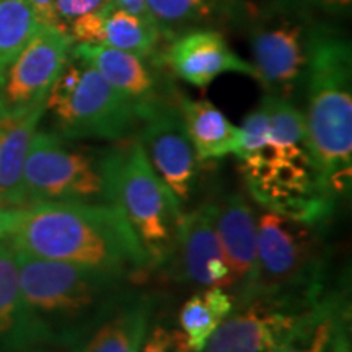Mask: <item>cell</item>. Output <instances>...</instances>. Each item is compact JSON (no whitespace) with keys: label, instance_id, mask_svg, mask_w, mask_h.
<instances>
[{"label":"cell","instance_id":"d6986e66","mask_svg":"<svg viewBox=\"0 0 352 352\" xmlns=\"http://www.w3.org/2000/svg\"><path fill=\"white\" fill-rule=\"evenodd\" d=\"M241 0H145L164 43L199 28L235 20Z\"/></svg>","mask_w":352,"mask_h":352},{"label":"cell","instance_id":"9c48e42d","mask_svg":"<svg viewBox=\"0 0 352 352\" xmlns=\"http://www.w3.org/2000/svg\"><path fill=\"white\" fill-rule=\"evenodd\" d=\"M178 95L173 87L168 94L140 107L135 111V138L142 145L152 168L183 206L195 192L199 162L184 127Z\"/></svg>","mask_w":352,"mask_h":352},{"label":"cell","instance_id":"f1b7e54d","mask_svg":"<svg viewBox=\"0 0 352 352\" xmlns=\"http://www.w3.org/2000/svg\"><path fill=\"white\" fill-rule=\"evenodd\" d=\"M107 2L111 3V6H114V7H120V8H122V10H127L131 13H134V15H139L145 20L152 21V16H151V13H148V8H147V3H145V0H107Z\"/></svg>","mask_w":352,"mask_h":352},{"label":"cell","instance_id":"30bf717a","mask_svg":"<svg viewBox=\"0 0 352 352\" xmlns=\"http://www.w3.org/2000/svg\"><path fill=\"white\" fill-rule=\"evenodd\" d=\"M321 297L261 296L235 303L201 352H272Z\"/></svg>","mask_w":352,"mask_h":352},{"label":"cell","instance_id":"e0dca14e","mask_svg":"<svg viewBox=\"0 0 352 352\" xmlns=\"http://www.w3.org/2000/svg\"><path fill=\"white\" fill-rule=\"evenodd\" d=\"M153 307L151 296L131 290L72 352H139Z\"/></svg>","mask_w":352,"mask_h":352},{"label":"cell","instance_id":"277c9868","mask_svg":"<svg viewBox=\"0 0 352 352\" xmlns=\"http://www.w3.org/2000/svg\"><path fill=\"white\" fill-rule=\"evenodd\" d=\"M104 151L108 202L124 215L151 267L168 264L183 222L182 202L152 168L138 138Z\"/></svg>","mask_w":352,"mask_h":352},{"label":"cell","instance_id":"5b68a950","mask_svg":"<svg viewBox=\"0 0 352 352\" xmlns=\"http://www.w3.org/2000/svg\"><path fill=\"white\" fill-rule=\"evenodd\" d=\"M308 0H241L235 20L245 26L254 80L267 95L292 100L305 82L318 25Z\"/></svg>","mask_w":352,"mask_h":352},{"label":"cell","instance_id":"7c38bea8","mask_svg":"<svg viewBox=\"0 0 352 352\" xmlns=\"http://www.w3.org/2000/svg\"><path fill=\"white\" fill-rule=\"evenodd\" d=\"M160 63L175 77L197 88H206L223 74L254 78L252 64L241 59L215 28L191 30L171 39L162 51Z\"/></svg>","mask_w":352,"mask_h":352},{"label":"cell","instance_id":"7402d4cb","mask_svg":"<svg viewBox=\"0 0 352 352\" xmlns=\"http://www.w3.org/2000/svg\"><path fill=\"white\" fill-rule=\"evenodd\" d=\"M235 307L233 294L223 287H204L179 308L178 324L192 352H201L217 327Z\"/></svg>","mask_w":352,"mask_h":352},{"label":"cell","instance_id":"9a60e30c","mask_svg":"<svg viewBox=\"0 0 352 352\" xmlns=\"http://www.w3.org/2000/svg\"><path fill=\"white\" fill-rule=\"evenodd\" d=\"M215 202V230L227 266L233 277V297L246 287L256 264L258 219L240 192H230Z\"/></svg>","mask_w":352,"mask_h":352},{"label":"cell","instance_id":"8fae6325","mask_svg":"<svg viewBox=\"0 0 352 352\" xmlns=\"http://www.w3.org/2000/svg\"><path fill=\"white\" fill-rule=\"evenodd\" d=\"M74 43L54 26L39 25L0 74V111L19 113L46 103Z\"/></svg>","mask_w":352,"mask_h":352},{"label":"cell","instance_id":"cb8c5ba5","mask_svg":"<svg viewBox=\"0 0 352 352\" xmlns=\"http://www.w3.org/2000/svg\"><path fill=\"white\" fill-rule=\"evenodd\" d=\"M39 21L26 0H0V74L23 50Z\"/></svg>","mask_w":352,"mask_h":352},{"label":"cell","instance_id":"44dd1931","mask_svg":"<svg viewBox=\"0 0 352 352\" xmlns=\"http://www.w3.org/2000/svg\"><path fill=\"white\" fill-rule=\"evenodd\" d=\"M103 10V46L121 50L160 64L164 39L153 21L104 3Z\"/></svg>","mask_w":352,"mask_h":352},{"label":"cell","instance_id":"ba28073f","mask_svg":"<svg viewBox=\"0 0 352 352\" xmlns=\"http://www.w3.org/2000/svg\"><path fill=\"white\" fill-rule=\"evenodd\" d=\"M36 129L23 171V208L41 202H108L104 151Z\"/></svg>","mask_w":352,"mask_h":352},{"label":"cell","instance_id":"484cf974","mask_svg":"<svg viewBox=\"0 0 352 352\" xmlns=\"http://www.w3.org/2000/svg\"><path fill=\"white\" fill-rule=\"evenodd\" d=\"M107 0H54V13L57 28L65 33L67 26L78 16L98 10ZM67 34V33H65ZM69 36V34H67Z\"/></svg>","mask_w":352,"mask_h":352},{"label":"cell","instance_id":"ac0fdd59","mask_svg":"<svg viewBox=\"0 0 352 352\" xmlns=\"http://www.w3.org/2000/svg\"><path fill=\"white\" fill-rule=\"evenodd\" d=\"M179 111L188 138L195 148L199 164L222 160L233 155L239 147L240 127H236L209 100H191L178 95Z\"/></svg>","mask_w":352,"mask_h":352},{"label":"cell","instance_id":"52a82bcc","mask_svg":"<svg viewBox=\"0 0 352 352\" xmlns=\"http://www.w3.org/2000/svg\"><path fill=\"white\" fill-rule=\"evenodd\" d=\"M44 114L51 131L70 140L116 144L138 129L134 104L72 50L47 94Z\"/></svg>","mask_w":352,"mask_h":352},{"label":"cell","instance_id":"2e32d148","mask_svg":"<svg viewBox=\"0 0 352 352\" xmlns=\"http://www.w3.org/2000/svg\"><path fill=\"white\" fill-rule=\"evenodd\" d=\"M44 104L19 113L0 111V208H23L26 155L44 116Z\"/></svg>","mask_w":352,"mask_h":352},{"label":"cell","instance_id":"5bb4252c","mask_svg":"<svg viewBox=\"0 0 352 352\" xmlns=\"http://www.w3.org/2000/svg\"><path fill=\"white\" fill-rule=\"evenodd\" d=\"M72 51L94 65L109 85L124 95L134 104L135 111L173 88L162 76L160 69L164 65L131 52L103 44H74Z\"/></svg>","mask_w":352,"mask_h":352},{"label":"cell","instance_id":"6da1fadb","mask_svg":"<svg viewBox=\"0 0 352 352\" xmlns=\"http://www.w3.org/2000/svg\"><path fill=\"white\" fill-rule=\"evenodd\" d=\"M23 347L72 352L131 292L129 277L19 252Z\"/></svg>","mask_w":352,"mask_h":352},{"label":"cell","instance_id":"1f68e13d","mask_svg":"<svg viewBox=\"0 0 352 352\" xmlns=\"http://www.w3.org/2000/svg\"><path fill=\"white\" fill-rule=\"evenodd\" d=\"M8 352H57V351L43 349V347H23V349H15V351H8Z\"/></svg>","mask_w":352,"mask_h":352},{"label":"cell","instance_id":"8992f818","mask_svg":"<svg viewBox=\"0 0 352 352\" xmlns=\"http://www.w3.org/2000/svg\"><path fill=\"white\" fill-rule=\"evenodd\" d=\"M321 226L266 210L258 219L256 264L235 303L261 296L321 297L327 289V258Z\"/></svg>","mask_w":352,"mask_h":352},{"label":"cell","instance_id":"d4e9b609","mask_svg":"<svg viewBox=\"0 0 352 352\" xmlns=\"http://www.w3.org/2000/svg\"><path fill=\"white\" fill-rule=\"evenodd\" d=\"M139 352H192L188 344L186 336L179 328L166 323L153 324L148 328L147 336L140 346Z\"/></svg>","mask_w":352,"mask_h":352},{"label":"cell","instance_id":"3957f363","mask_svg":"<svg viewBox=\"0 0 352 352\" xmlns=\"http://www.w3.org/2000/svg\"><path fill=\"white\" fill-rule=\"evenodd\" d=\"M303 85L308 151L338 201L352 179V51L344 32L318 21Z\"/></svg>","mask_w":352,"mask_h":352},{"label":"cell","instance_id":"f546056e","mask_svg":"<svg viewBox=\"0 0 352 352\" xmlns=\"http://www.w3.org/2000/svg\"><path fill=\"white\" fill-rule=\"evenodd\" d=\"M351 321L342 324V327L338 329L336 336L329 346L328 352H352L351 347V327H349Z\"/></svg>","mask_w":352,"mask_h":352},{"label":"cell","instance_id":"4316f807","mask_svg":"<svg viewBox=\"0 0 352 352\" xmlns=\"http://www.w3.org/2000/svg\"><path fill=\"white\" fill-rule=\"evenodd\" d=\"M32 6L34 15L39 21V25L54 26L57 28L56 13H54V0H28Z\"/></svg>","mask_w":352,"mask_h":352},{"label":"cell","instance_id":"d6a6232c","mask_svg":"<svg viewBox=\"0 0 352 352\" xmlns=\"http://www.w3.org/2000/svg\"><path fill=\"white\" fill-rule=\"evenodd\" d=\"M26 2H28V0H26Z\"/></svg>","mask_w":352,"mask_h":352},{"label":"cell","instance_id":"ffe728a7","mask_svg":"<svg viewBox=\"0 0 352 352\" xmlns=\"http://www.w3.org/2000/svg\"><path fill=\"white\" fill-rule=\"evenodd\" d=\"M351 321L344 292H327L272 352H328L338 329Z\"/></svg>","mask_w":352,"mask_h":352},{"label":"cell","instance_id":"603a6c76","mask_svg":"<svg viewBox=\"0 0 352 352\" xmlns=\"http://www.w3.org/2000/svg\"><path fill=\"white\" fill-rule=\"evenodd\" d=\"M23 349L20 328L19 250L0 239V352Z\"/></svg>","mask_w":352,"mask_h":352},{"label":"cell","instance_id":"4fadbf2b","mask_svg":"<svg viewBox=\"0 0 352 352\" xmlns=\"http://www.w3.org/2000/svg\"><path fill=\"white\" fill-rule=\"evenodd\" d=\"M170 263L179 276L199 287L233 289V277L220 248L215 230V202H204L183 215L178 240Z\"/></svg>","mask_w":352,"mask_h":352},{"label":"cell","instance_id":"7a4b0ae2","mask_svg":"<svg viewBox=\"0 0 352 352\" xmlns=\"http://www.w3.org/2000/svg\"><path fill=\"white\" fill-rule=\"evenodd\" d=\"M7 239L28 256L134 277L152 270L111 202H41L16 210Z\"/></svg>","mask_w":352,"mask_h":352},{"label":"cell","instance_id":"4dcf8cb0","mask_svg":"<svg viewBox=\"0 0 352 352\" xmlns=\"http://www.w3.org/2000/svg\"><path fill=\"white\" fill-rule=\"evenodd\" d=\"M16 210L12 208H0V239L7 236V233L10 232L13 220L16 217Z\"/></svg>","mask_w":352,"mask_h":352},{"label":"cell","instance_id":"83f0119b","mask_svg":"<svg viewBox=\"0 0 352 352\" xmlns=\"http://www.w3.org/2000/svg\"><path fill=\"white\" fill-rule=\"evenodd\" d=\"M308 3L329 15H349L352 7V0H308Z\"/></svg>","mask_w":352,"mask_h":352}]
</instances>
